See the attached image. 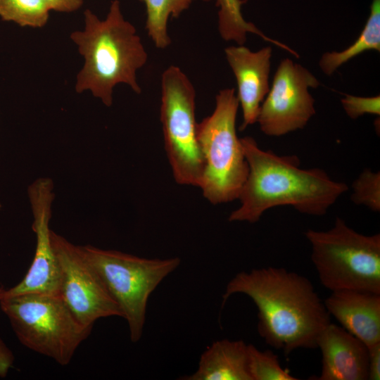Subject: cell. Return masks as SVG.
<instances>
[{
  "label": "cell",
  "mask_w": 380,
  "mask_h": 380,
  "mask_svg": "<svg viewBox=\"0 0 380 380\" xmlns=\"http://www.w3.org/2000/svg\"><path fill=\"white\" fill-rule=\"evenodd\" d=\"M14 356L0 338V377L6 376L9 369L13 366Z\"/></svg>",
  "instance_id": "d4e9b609"
},
{
  "label": "cell",
  "mask_w": 380,
  "mask_h": 380,
  "mask_svg": "<svg viewBox=\"0 0 380 380\" xmlns=\"http://www.w3.org/2000/svg\"><path fill=\"white\" fill-rule=\"evenodd\" d=\"M234 293L245 294L253 301L258 308V334L286 356L300 348L317 349L319 334L331 322L312 282L284 268L239 272L226 286L222 305Z\"/></svg>",
  "instance_id": "6da1fadb"
},
{
  "label": "cell",
  "mask_w": 380,
  "mask_h": 380,
  "mask_svg": "<svg viewBox=\"0 0 380 380\" xmlns=\"http://www.w3.org/2000/svg\"><path fill=\"white\" fill-rule=\"evenodd\" d=\"M323 301L329 315L368 348L380 343V293L339 290Z\"/></svg>",
  "instance_id": "5bb4252c"
},
{
  "label": "cell",
  "mask_w": 380,
  "mask_h": 380,
  "mask_svg": "<svg viewBox=\"0 0 380 380\" xmlns=\"http://www.w3.org/2000/svg\"><path fill=\"white\" fill-rule=\"evenodd\" d=\"M195 106L193 84L179 67L169 66L161 77L160 118L165 149L176 182L198 187L204 164Z\"/></svg>",
  "instance_id": "ba28073f"
},
{
  "label": "cell",
  "mask_w": 380,
  "mask_h": 380,
  "mask_svg": "<svg viewBox=\"0 0 380 380\" xmlns=\"http://www.w3.org/2000/svg\"><path fill=\"white\" fill-rule=\"evenodd\" d=\"M369 50L380 51V0H372L369 16L357 39L341 51L324 53L319 65L325 75H331L348 61Z\"/></svg>",
  "instance_id": "2e32d148"
},
{
  "label": "cell",
  "mask_w": 380,
  "mask_h": 380,
  "mask_svg": "<svg viewBox=\"0 0 380 380\" xmlns=\"http://www.w3.org/2000/svg\"><path fill=\"white\" fill-rule=\"evenodd\" d=\"M305 236L311 244V260L324 288L380 293L379 234H360L337 217L331 229H309Z\"/></svg>",
  "instance_id": "5b68a950"
},
{
  "label": "cell",
  "mask_w": 380,
  "mask_h": 380,
  "mask_svg": "<svg viewBox=\"0 0 380 380\" xmlns=\"http://www.w3.org/2000/svg\"><path fill=\"white\" fill-rule=\"evenodd\" d=\"M319 85L307 68L283 59L261 104L256 122L260 130L267 136L280 137L303 129L315 114V99L308 89Z\"/></svg>",
  "instance_id": "30bf717a"
},
{
  "label": "cell",
  "mask_w": 380,
  "mask_h": 380,
  "mask_svg": "<svg viewBox=\"0 0 380 380\" xmlns=\"http://www.w3.org/2000/svg\"><path fill=\"white\" fill-rule=\"evenodd\" d=\"M248 368L252 380H298L281 367L278 356L271 350H260L248 344Z\"/></svg>",
  "instance_id": "ffe728a7"
},
{
  "label": "cell",
  "mask_w": 380,
  "mask_h": 380,
  "mask_svg": "<svg viewBox=\"0 0 380 380\" xmlns=\"http://www.w3.org/2000/svg\"><path fill=\"white\" fill-rule=\"evenodd\" d=\"M2 287H0V291L1 290Z\"/></svg>",
  "instance_id": "484cf974"
},
{
  "label": "cell",
  "mask_w": 380,
  "mask_h": 380,
  "mask_svg": "<svg viewBox=\"0 0 380 380\" xmlns=\"http://www.w3.org/2000/svg\"><path fill=\"white\" fill-rule=\"evenodd\" d=\"M50 11L44 0H0L1 19L20 27H44L49 21Z\"/></svg>",
  "instance_id": "d6986e66"
},
{
  "label": "cell",
  "mask_w": 380,
  "mask_h": 380,
  "mask_svg": "<svg viewBox=\"0 0 380 380\" xmlns=\"http://www.w3.org/2000/svg\"><path fill=\"white\" fill-rule=\"evenodd\" d=\"M51 11L61 13H72L78 10L83 4V0H44Z\"/></svg>",
  "instance_id": "cb8c5ba5"
},
{
  "label": "cell",
  "mask_w": 380,
  "mask_h": 380,
  "mask_svg": "<svg viewBox=\"0 0 380 380\" xmlns=\"http://www.w3.org/2000/svg\"><path fill=\"white\" fill-rule=\"evenodd\" d=\"M1 208V204H0V208Z\"/></svg>",
  "instance_id": "4316f807"
},
{
  "label": "cell",
  "mask_w": 380,
  "mask_h": 380,
  "mask_svg": "<svg viewBox=\"0 0 380 380\" xmlns=\"http://www.w3.org/2000/svg\"><path fill=\"white\" fill-rule=\"evenodd\" d=\"M146 6V29L158 49H164L171 44L167 24L170 18H178L188 9L194 0H139Z\"/></svg>",
  "instance_id": "e0dca14e"
},
{
  "label": "cell",
  "mask_w": 380,
  "mask_h": 380,
  "mask_svg": "<svg viewBox=\"0 0 380 380\" xmlns=\"http://www.w3.org/2000/svg\"><path fill=\"white\" fill-rule=\"evenodd\" d=\"M210 1L212 0H203ZM218 11V30L221 37L226 41H233L243 45L248 33L255 34L277 46L279 42L267 37L254 24L247 22L243 17L242 0H214Z\"/></svg>",
  "instance_id": "ac0fdd59"
},
{
  "label": "cell",
  "mask_w": 380,
  "mask_h": 380,
  "mask_svg": "<svg viewBox=\"0 0 380 380\" xmlns=\"http://www.w3.org/2000/svg\"><path fill=\"white\" fill-rule=\"evenodd\" d=\"M84 23L82 30L70 36L84 58L76 76V92L89 91L107 107L112 106L113 89L119 84L141 94L137 72L146 63L148 54L135 27L125 18L120 1H111L104 19L86 9Z\"/></svg>",
  "instance_id": "3957f363"
},
{
  "label": "cell",
  "mask_w": 380,
  "mask_h": 380,
  "mask_svg": "<svg viewBox=\"0 0 380 380\" xmlns=\"http://www.w3.org/2000/svg\"><path fill=\"white\" fill-rule=\"evenodd\" d=\"M19 341L65 366L92 328L81 324L58 294L25 293L0 298Z\"/></svg>",
  "instance_id": "8992f818"
},
{
  "label": "cell",
  "mask_w": 380,
  "mask_h": 380,
  "mask_svg": "<svg viewBox=\"0 0 380 380\" xmlns=\"http://www.w3.org/2000/svg\"><path fill=\"white\" fill-rule=\"evenodd\" d=\"M53 180L35 179L27 194L33 216L32 228L36 236L34 255L24 278L15 286L0 291V298L25 293L58 294L60 271L53 252L49 222L55 198Z\"/></svg>",
  "instance_id": "8fae6325"
},
{
  "label": "cell",
  "mask_w": 380,
  "mask_h": 380,
  "mask_svg": "<svg viewBox=\"0 0 380 380\" xmlns=\"http://www.w3.org/2000/svg\"><path fill=\"white\" fill-rule=\"evenodd\" d=\"M81 247L120 308L127 322L131 341L138 342L143 334L150 296L179 266L180 258H145L89 245Z\"/></svg>",
  "instance_id": "52a82bcc"
},
{
  "label": "cell",
  "mask_w": 380,
  "mask_h": 380,
  "mask_svg": "<svg viewBox=\"0 0 380 380\" xmlns=\"http://www.w3.org/2000/svg\"><path fill=\"white\" fill-rule=\"evenodd\" d=\"M350 198L356 205H362L370 210L380 211V173L365 168L351 185Z\"/></svg>",
  "instance_id": "44dd1931"
},
{
  "label": "cell",
  "mask_w": 380,
  "mask_h": 380,
  "mask_svg": "<svg viewBox=\"0 0 380 380\" xmlns=\"http://www.w3.org/2000/svg\"><path fill=\"white\" fill-rule=\"evenodd\" d=\"M369 349V379H380V343H377Z\"/></svg>",
  "instance_id": "603a6c76"
},
{
  "label": "cell",
  "mask_w": 380,
  "mask_h": 380,
  "mask_svg": "<svg viewBox=\"0 0 380 380\" xmlns=\"http://www.w3.org/2000/svg\"><path fill=\"white\" fill-rule=\"evenodd\" d=\"M239 107L234 89H222L216 96L213 113L197 125L204 164L198 187L214 205L238 199L248 175V162L236 133Z\"/></svg>",
  "instance_id": "277c9868"
},
{
  "label": "cell",
  "mask_w": 380,
  "mask_h": 380,
  "mask_svg": "<svg viewBox=\"0 0 380 380\" xmlns=\"http://www.w3.org/2000/svg\"><path fill=\"white\" fill-rule=\"evenodd\" d=\"M322 369L316 380H368L369 349L359 338L331 322L317 341Z\"/></svg>",
  "instance_id": "4fadbf2b"
},
{
  "label": "cell",
  "mask_w": 380,
  "mask_h": 380,
  "mask_svg": "<svg viewBox=\"0 0 380 380\" xmlns=\"http://www.w3.org/2000/svg\"><path fill=\"white\" fill-rule=\"evenodd\" d=\"M248 175L229 222L255 223L268 209L290 205L300 213L325 215L348 185L333 180L322 169H303L297 156H279L261 149L251 137L241 138Z\"/></svg>",
  "instance_id": "7a4b0ae2"
},
{
  "label": "cell",
  "mask_w": 380,
  "mask_h": 380,
  "mask_svg": "<svg viewBox=\"0 0 380 380\" xmlns=\"http://www.w3.org/2000/svg\"><path fill=\"white\" fill-rule=\"evenodd\" d=\"M59 271L58 295L77 321L93 328L99 319L121 317L122 313L101 278L88 262L81 246L51 231Z\"/></svg>",
  "instance_id": "9c48e42d"
},
{
  "label": "cell",
  "mask_w": 380,
  "mask_h": 380,
  "mask_svg": "<svg viewBox=\"0 0 380 380\" xmlns=\"http://www.w3.org/2000/svg\"><path fill=\"white\" fill-rule=\"evenodd\" d=\"M227 61L237 84V99L242 110L240 130L257 122L261 104L270 90L272 50L265 46L252 51L243 45L224 49Z\"/></svg>",
  "instance_id": "7c38bea8"
},
{
  "label": "cell",
  "mask_w": 380,
  "mask_h": 380,
  "mask_svg": "<svg viewBox=\"0 0 380 380\" xmlns=\"http://www.w3.org/2000/svg\"><path fill=\"white\" fill-rule=\"evenodd\" d=\"M341 105L349 118L357 119L365 114L380 115V96H357L345 94L341 100Z\"/></svg>",
  "instance_id": "7402d4cb"
},
{
  "label": "cell",
  "mask_w": 380,
  "mask_h": 380,
  "mask_svg": "<svg viewBox=\"0 0 380 380\" xmlns=\"http://www.w3.org/2000/svg\"><path fill=\"white\" fill-rule=\"evenodd\" d=\"M248 344L227 338L213 342L201 355L197 370L183 380H252L248 368Z\"/></svg>",
  "instance_id": "9a60e30c"
}]
</instances>
